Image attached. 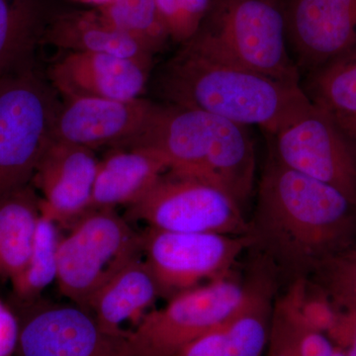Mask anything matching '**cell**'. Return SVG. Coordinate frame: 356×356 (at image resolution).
<instances>
[{
    "mask_svg": "<svg viewBox=\"0 0 356 356\" xmlns=\"http://www.w3.org/2000/svg\"><path fill=\"white\" fill-rule=\"evenodd\" d=\"M58 225L41 214L29 259L13 280L16 301L38 299L58 276Z\"/></svg>",
    "mask_w": 356,
    "mask_h": 356,
    "instance_id": "obj_23",
    "label": "cell"
},
{
    "mask_svg": "<svg viewBox=\"0 0 356 356\" xmlns=\"http://www.w3.org/2000/svg\"><path fill=\"white\" fill-rule=\"evenodd\" d=\"M248 222L252 245L295 281L348 252L356 236V205L334 187L290 170L273 156Z\"/></svg>",
    "mask_w": 356,
    "mask_h": 356,
    "instance_id": "obj_1",
    "label": "cell"
},
{
    "mask_svg": "<svg viewBox=\"0 0 356 356\" xmlns=\"http://www.w3.org/2000/svg\"><path fill=\"white\" fill-rule=\"evenodd\" d=\"M248 128L201 110L154 104L143 127L123 149L156 152L170 170L208 180L243 208L255 175L254 140Z\"/></svg>",
    "mask_w": 356,
    "mask_h": 356,
    "instance_id": "obj_3",
    "label": "cell"
},
{
    "mask_svg": "<svg viewBox=\"0 0 356 356\" xmlns=\"http://www.w3.org/2000/svg\"><path fill=\"white\" fill-rule=\"evenodd\" d=\"M38 299L11 307L19 325L14 356H121L123 339L104 334L89 312Z\"/></svg>",
    "mask_w": 356,
    "mask_h": 356,
    "instance_id": "obj_11",
    "label": "cell"
},
{
    "mask_svg": "<svg viewBox=\"0 0 356 356\" xmlns=\"http://www.w3.org/2000/svg\"><path fill=\"white\" fill-rule=\"evenodd\" d=\"M305 92L334 120L356 119V46L311 72Z\"/></svg>",
    "mask_w": 356,
    "mask_h": 356,
    "instance_id": "obj_22",
    "label": "cell"
},
{
    "mask_svg": "<svg viewBox=\"0 0 356 356\" xmlns=\"http://www.w3.org/2000/svg\"><path fill=\"white\" fill-rule=\"evenodd\" d=\"M140 255L142 236L114 209L88 211L58 243V290L88 312L96 293Z\"/></svg>",
    "mask_w": 356,
    "mask_h": 356,
    "instance_id": "obj_5",
    "label": "cell"
},
{
    "mask_svg": "<svg viewBox=\"0 0 356 356\" xmlns=\"http://www.w3.org/2000/svg\"><path fill=\"white\" fill-rule=\"evenodd\" d=\"M274 138L273 156L280 163L334 187L356 205V158L331 115L313 103Z\"/></svg>",
    "mask_w": 356,
    "mask_h": 356,
    "instance_id": "obj_10",
    "label": "cell"
},
{
    "mask_svg": "<svg viewBox=\"0 0 356 356\" xmlns=\"http://www.w3.org/2000/svg\"><path fill=\"white\" fill-rule=\"evenodd\" d=\"M327 336L344 356H356V309L339 311Z\"/></svg>",
    "mask_w": 356,
    "mask_h": 356,
    "instance_id": "obj_28",
    "label": "cell"
},
{
    "mask_svg": "<svg viewBox=\"0 0 356 356\" xmlns=\"http://www.w3.org/2000/svg\"><path fill=\"white\" fill-rule=\"evenodd\" d=\"M208 13L192 43L264 76L300 84L287 50L285 13L273 0H217Z\"/></svg>",
    "mask_w": 356,
    "mask_h": 356,
    "instance_id": "obj_4",
    "label": "cell"
},
{
    "mask_svg": "<svg viewBox=\"0 0 356 356\" xmlns=\"http://www.w3.org/2000/svg\"><path fill=\"white\" fill-rule=\"evenodd\" d=\"M159 296L158 283L140 255L96 293L88 312L104 334L124 339L130 334L128 324L137 327Z\"/></svg>",
    "mask_w": 356,
    "mask_h": 356,
    "instance_id": "obj_16",
    "label": "cell"
},
{
    "mask_svg": "<svg viewBox=\"0 0 356 356\" xmlns=\"http://www.w3.org/2000/svg\"><path fill=\"white\" fill-rule=\"evenodd\" d=\"M98 163L93 149L51 140L31 182L41 196V214L70 228L88 213Z\"/></svg>",
    "mask_w": 356,
    "mask_h": 356,
    "instance_id": "obj_13",
    "label": "cell"
},
{
    "mask_svg": "<svg viewBox=\"0 0 356 356\" xmlns=\"http://www.w3.org/2000/svg\"><path fill=\"white\" fill-rule=\"evenodd\" d=\"M173 356H234L224 325L206 332L185 344Z\"/></svg>",
    "mask_w": 356,
    "mask_h": 356,
    "instance_id": "obj_27",
    "label": "cell"
},
{
    "mask_svg": "<svg viewBox=\"0 0 356 356\" xmlns=\"http://www.w3.org/2000/svg\"><path fill=\"white\" fill-rule=\"evenodd\" d=\"M285 19L298 64L310 72L356 46V0H292Z\"/></svg>",
    "mask_w": 356,
    "mask_h": 356,
    "instance_id": "obj_14",
    "label": "cell"
},
{
    "mask_svg": "<svg viewBox=\"0 0 356 356\" xmlns=\"http://www.w3.org/2000/svg\"><path fill=\"white\" fill-rule=\"evenodd\" d=\"M336 122L339 127L341 128V132H343L348 144H350L356 158V119Z\"/></svg>",
    "mask_w": 356,
    "mask_h": 356,
    "instance_id": "obj_31",
    "label": "cell"
},
{
    "mask_svg": "<svg viewBox=\"0 0 356 356\" xmlns=\"http://www.w3.org/2000/svg\"><path fill=\"white\" fill-rule=\"evenodd\" d=\"M264 356H300L289 325L274 307L270 337Z\"/></svg>",
    "mask_w": 356,
    "mask_h": 356,
    "instance_id": "obj_29",
    "label": "cell"
},
{
    "mask_svg": "<svg viewBox=\"0 0 356 356\" xmlns=\"http://www.w3.org/2000/svg\"><path fill=\"white\" fill-rule=\"evenodd\" d=\"M57 13L51 0H0V79L35 67Z\"/></svg>",
    "mask_w": 356,
    "mask_h": 356,
    "instance_id": "obj_19",
    "label": "cell"
},
{
    "mask_svg": "<svg viewBox=\"0 0 356 356\" xmlns=\"http://www.w3.org/2000/svg\"><path fill=\"white\" fill-rule=\"evenodd\" d=\"M72 1L81 2V3L84 4H91V6L99 7L108 3L111 0H72Z\"/></svg>",
    "mask_w": 356,
    "mask_h": 356,
    "instance_id": "obj_32",
    "label": "cell"
},
{
    "mask_svg": "<svg viewBox=\"0 0 356 356\" xmlns=\"http://www.w3.org/2000/svg\"><path fill=\"white\" fill-rule=\"evenodd\" d=\"M44 41L70 51L105 54L130 58L151 67L154 54L115 28L95 10L58 13Z\"/></svg>",
    "mask_w": 356,
    "mask_h": 356,
    "instance_id": "obj_18",
    "label": "cell"
},
{
    "mask_svg": "<svg viewBox=\"0 0 356 356\" xmlns=\"http://www.w3.org/2000/svg\"><path fill=\"white\" fill-rule=\"evenodd\" d=\"M41 217V196L29 184L0 197V280L24 268Z\"/></svg>",
    "mask_w": 356,
    "mask_h": 356,
    "instance_id": "obj_20",
    "label": "cell"
},
{
    "mask_svg": "<svg viewBox=\"0 0 356 356\" xmlns=\"http://www.w3.org/2000/svg\"><path fill=\"white\" fill-rule=\"evenodd\" d=\"M129 220L181 233L245 236L250 222L226 191L203 178L168 170L127 211Z\"/></svg>",
    "mask_w": 356,
    "mask_h": 356,
    "instance_id": "obj_8",
    "label": "cell"
},
{
    "mask_svg": "<svg viewBox=\"0 0 356 356\" xmlns=\"http://www.w3.org/2000/svg\"><path fill=\"white\" fill-rule=\"evenodd\" d=\"M149 70L130 58L70 51L51 67L50 77L64 96L134 100L144 92Z\"/></svg>",
    "mask_w": 356,
    "mask_h": 356,
    "instance_id": "obj_15",
    "label": "cell"
},
{
    "mask_svg": "<svg viewBox=\"0 0 356 356\" xmlns=\"http://www.w3.org/2000/svg\"><path fill=\"white\" fill-rule=\"evenodd\" d=\"M314 274L334 305L356 309V252H348L330 259Z\"/></svg>",
    "mask_w": 356,
    "mask_h": 356,
    "instance_id": "obj_25",
    "label": "cell"
},
{
    "mask_svg": "<svg viewBox=\"0 0 356 356\" xmlns=\"http://www.w3.org/2000/svg\"><path fill=\"white\" fill-rule=\"evenodd\" d=\"M332 356H344V355L343 353H341V350H339V348H337L336 353H334V355Z\"/></svg>",
    "mask_w": 356,
    "mask_h": 356,
    "instance_id": "obj_33",
    "label": "cell"
},
{
    "mask_svg": "<svg viewBox=\"0 0 356 356\" xmlns=\"http://www.w3.org/2000/svg\"><path fill=\"white\" fill-rule=\"evenodd\" d=\"M142 236V254L161 296L198 287L203 281L227 278L243 250L252 247L250 236L181 233L149 227Z\"/></svg>",
    "mask_w": 356,
    "mask_h": 356,
    "instance_id": "obj_9",
    "label": "cell"
},
{
    "mask_svg": "<svg viewBox=\"0 0 356 356\" xmlns=\"http://www.w3.org/2000/svg\"><path fill=\"white\" fill-rule=\"evenodd\" d=\"M170 165L151 149L127 147L98 163L89 211L133 205L153 188Z\"/></svg>",
    "mask_w": 356,
    "mask_h": 356,
    "instance_id": "obj_17",
    "label": "cell"
},
{
    "mask_svg": "<svg viewBox=\"0 0 356 356\" xmlns=\"http://www.w3.org/2000/svg\"><path fill=\"white\" fill-rule=\"evenodd\" d=\"M168 36L175 42L191 41L202 26L210 0H154Z\"/></svg>",
    "mask_w": 356,
    "mask_h": 356,
    "instance_id": "obj_26",
    "label": "cell"
},
{
    "mask_svg": "<svg viewBox=\"0 0 356 356\" xmlns=\"http://www.w3.org/2000/svg\"><path fill=\"white\" fill-rule=\"evenodd\" d=\"M19 325L10 306L0 300V356H14L17 348Z\"/></svg>",
    "mask_w": 356,
    "mask_h": 356,
    "instance_id": "obj_30",
    "label": "cell"
},
{
    "mask_svg": "<svg viewBox=\"0 0 356 356\" xmlns=\"http://www.w3.org/2000/svg\"><path fill=\"white\" fill-rule=\"evenodd\" d=\"M248 285L222 278L178 293L152 310L121 343V356H173L193 339L224 325L242 305Z\"/></svg>",
    "mask_w": 356,
    "mask_h": 356,
    "instance_id": "obj_7",
    "label": "cell"
},
{
    "mask_svg": "<svg viewBox=\"0 0 356 356\" xmlns=\"http://www.w3.org/2000/svg\"><path fill=\"white\" fill-rule=\"evenodd\" d=\"M154 104L142 98L65 96L54 119L51 140L91 149L103 146L122 149L139 132Z\"/></svg>",
    "mask_w": 356,
    "mask_h": 356,
    "instance_id": "obj_12",
    "label": "cell"
},
{
    "mask_svg": "<svg viewBox=\"0 0 356 356\" xmlns=\"http://www.w3.org/2000/svg\"><path fill=\"white\" fill-rule=\"evenodd\" d=\"M58 104L35 67L0 79V197L31 184Z\"/></svg>",
    "mask_w": 356,
    "mask_h": 356,
    "instance_id": "obj_6",
    "label": "cell"
},
{
    "mask_svg": "<svg viewBox=\"0 0 356 356\" xmlns=\"http://www.w3.org/2000/svg\"><path fill=\"white\" fill-rule=\"evenodd\" d=\"M96 10L153 54L161 51L170 39L154 0H111L96 7Z\"/></svg>",
    "mask_w": 356,
    "mask_h": 356,
    "instance_id": "obj_24",
    "label": "cell"
},
{
    "mask_svg": "<svg viewBox=\"0 0 356 356\" xmlns=\"http://www.w3.org/2000/svg\"><path fill=\"white\" fill-rule=\"evenodd\" d=\"M159 88L170 104L208 112L245 127L259 126L273 136L313 104L300 84L264 76L191 41L168 60Z\"/></svg>",
    "mask_w": 356,
    "mask_h": 356,
    "instance_id": "obj_2",
    "label": "cell"
},
{
    "mask_svg": "<svg viewBox=\"0 0 356 356\" xmlns=\"http://www.w3.org/2000/svg\"><path fill=\"white\" fill-rule=\"evenodd\" d=\"M270 283L248 284L242 305L224 324L234 356H264L273 325Z\"/></svg>",
    "mask_w": 356,
    "mask_h": 356,
    "instance_id": "obj_21",
    "label": "cell"
}]
</instances>
